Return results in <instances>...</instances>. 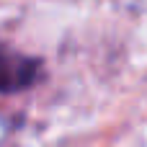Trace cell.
<instances>
[{"label":"cell","mask_w":147,"mask_h":147,"mask_svg":"<svg viewBox=\"0 0 147 147\" xmlns=\"http://www.w3.org/2000/svg\"><path fill=\"white\" fill-rule=\"evenodd\" d=\"M41 75V62L39 59H31V57H23V54H16V52H5L3 57V90L5 93H16V90H23L28 85H34Z\"/></svg>","instance_id":"obj_1"}]
</instances>
